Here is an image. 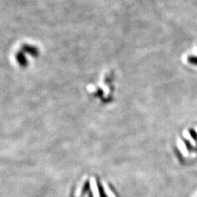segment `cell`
I'll return each instance as SVG.
<instances>
[{
    "instance_id": "obj_1",
    "label": "cell",
    "mask_w": 197,
    "mask_h": 197,
    "mask_svg": "<svg viewBox=\"0 0 197 197\" xmlns=\"http://www.w3.org/2000/svg\"><path fill=\"white\" fill-rule=\"evenodd\" d=\"M90 188L92 190V193H93V196L94 197H99V191H98V187H97L96 181L94 179V178H90Z\"/></svg>"
},
{
    "instance_id": "obj_2",
    "label": "cell",
    "mask_w": 197,
    "mask_h": 197,
    "mask_svg": "<svg viewBox=\"0 0 197 197\" xmlns=\"http://www.w3.org/2000/svg\"><path fill=\"white\" fill-rule=\"evenodd\" d=\"M182 140L183 143L185 144L186 149H187V151L189 152V153H192V152L195 151V148L194 147V145L191 143L190 140H188L187 139H186L184 137H182Z\"/></svg>"
},
{
    "instance_id": "obj_3",
    "label": "cell",
    "mask_w": 197,
    "mask_h": 197,
    "mask_svg": "<svg viewBox=\"0 0 197 197\" xmlns=\"http://www.w3.org/2000/svg\"><path fill=\"white\" fill-rule=\"evenodd\" d=\"M102 183H103V184H102V186H103V191H104V193H105L106 195H107V196L108 197H115V195H114V194L112 192V191H111L110 189H109V187H108V184H107L105 182H103V181Z\"/></svg>"
},
{
    "instance_id": "obj_4",
    "label": "cell",
    "mask_w": 197,
    "mask_h": 197,
    "mask_svg": "<svg viewBox=\"0 0 197 197\" xmlns=\"http://www.w3.org/2000/svg\"><path fill=\"white\" fill-rule=\"evenodd\" d=\"M86 180V177H84V178L82 179V182L79 183V185L77 187V191H76V196L77 197H79L80 195H81V192H82V187H83V186H84V182Z\"/></svg>"
},
{
    "instance_id": "obj_5",
    "label": "cell",
    "mask_w": 197,
    "mask_h": 197,
    "mask_svg": "<svg viewBox=\"0 0 197 197\" xmlns=\"http://www.w3.org/2000/svg\"><path fill=\"white\" fill-rule=\"evenodd\" d=\"M174 151H175V154H177L178 159H179V161H180L181 163H184V162H185V159L183 158V155L182 154V153H181V151L179 150V149H178V148H174Z\"/></svg>"
},
{
    "instance_id": "obj_6",
    "label": "cell",
    "mask_w": 197,
    "mask_h": 197,
    "mask_svg": "<svg viewBox=\"0 0 197 197\" xmlns=\"http://www.w3.org/2000/svg\"><path fill=\"white\" fill-rule=\"evenodd\" d=\"M188 132H189V134H190L191 137L194 140H195V142L197 143V132L195 130V129H193V128H190L189 130H188Z\"/></svg>"
},
{
    "instance_id": "obj_7",
    "label": "cell",
    "mask_w": 197,
    "mask_h": 197,
    "mask_svg": "<svg viewBox=\"0 0 197 197\" xmlns=\"http://www.w3.org/2000/svg\"><path fill=\"white\" fill-rule=\"evenodd\" d=\"M188 62L191 64L197 65V56H190L188 57Z\"/></svg>"
},
{
    "instance_id": "obj_8",
    "label": "cell",
    "mask_w": 197,
    "mask_h": 197,
    "mask_svg": "<svg viewBox=\"0 0 197 197\" xmlns=\"http://www.w3.org/2000/svg\"><path fill=\"white\" fill-rule=\"evenodd\" d=\"M195 151H196V153H197V143H196V148H195Z\"/></svg>"
}]
</instances>
